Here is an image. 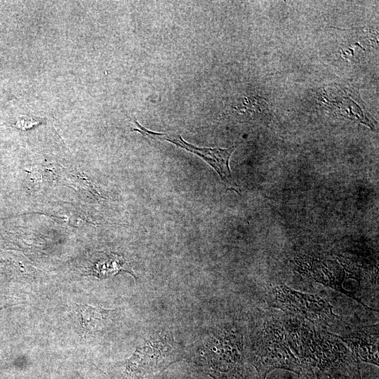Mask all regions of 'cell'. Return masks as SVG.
I'll return each instance as SVG.
<instances>
[{"instance_id":"10","label":"cell","mask_w":379,"mask_h":379,"mask_svg":"<svg viewBox=\"0 0 379 379\" xmlns=\"http://www.w3.org/2000/svg\"><path fill=\"white\" fill-rule=\"evenodd\" d=\"M125 260L123 258L117 255H107L105 254V257H101L93 265L92 272L93 275H96L100 278H107L113 275L121 270L128 272L124 267Z\"/></svg>"},{"instance_id":"4","label":"cell","mask_w":379,"mask_h":379,"mask_svg":"<svg viewBox=\"0 0 379 379\" xmlns=\"http://www.w3.org/2000/svg\"><path fill=\"white\" fill-rule=\"evenodd\" d=\"M215 339L213 354L208 361L214 379H245L242 335L233 328L222 330Z\"/></svg>"},{"instance_id":"8","label":"cell","mask_w":379,"mask_h":379,"mask_svg":"<svg viewBox=\"0 0 379 379\" xmlns=\"http://www.w3.org/2000/svg\"><path fill=\"white\" fill-rule=\"evenodd\" d=\"M178 360V353L163 340L147 341L138 347L127 360L126 372L128 375L140 378L161 371Z\"/></svg>"},{"instance_id":"11","label":"cell","mask_w":379,"mask_h":379,"mask_svg":"<svg viewBox=\"0 0 379 379\" xmlns=\"http://www.w3.org/2000/svg\"><path fill=\"white\" fill-rule=\"evenodd\" d=\"M298 379H333L329 375L322 373L317 368L311 366H302L300 374L298 375Z\"/></svg>"},{"instance_id":"3","label":"cell","mask_w":379,"mask_h":379,"mask_svg":"<svg viewBox=\"0 0 379 379\" xmlns=\"http://www.w3.org/2000/svg\"><path fill=\"white\" fill-rule=\"evenodd\" d=\"M268 304L286 314L302 318L314 326L335 333L345 317L333 312V306L323 298L305 293L280 284L270 288Z\"/></svg>"},{"instance_id":"2","label":"cell","mask_w":379,"mask_h":379,"mask_svg":"<svg viewBox=\"0 0 379 379\" xmlns=\"http://www.w3.org/2000/svg\"><path fill=\"white\" fill-rule=\"evenodd\" d=\"M247 359L259 379H267L275 369L300 374L302 366L288 343L282 314L262 312L251 326Z\"/></svg>"},{"instance_id":"9","label":"cell","mask_w":379,"mask_h":379,"mask_svg":"<svg viewBox=\"0 0 379 379\" xmlns=\"http://www.w3.org/2000/svg\"><path fill=\"white\" fill-rule=\"evenodd\" d=\"M114 310H105L88 305H76L75 312L78 324V332L87 338L102 332L109 323Z\"/></svg>"},{"instance_id":"7","label":"cell","mask_w":379,"mask_h":379,"mask_svg":"<svg viewBox=\"0 0 379 379\" xmlns=\"http://www.w3.org/2000/svg\"><path fill=\"white\" fill-rule=\"evenodd\" d=\"M350 321L347 318L334 335L349 347L359 363L378 366V324L357 325Z\"/></svg>"},{"instance_id":"5","label":"cell","mask_w":379,"mask_h":379,"mask_svg":"<svg viewBox=\"0 0 379 379\" xmlns=\"http://www.w3.org/2000/svg\"><path fill=\"white\" fill-rule=\"evenodd\" d=\"M296 265L300 273L355 300L366 310L375 311L357 298L353 292L344 288L343 284L346 279H354L359 282L357 273L348 268L347 265H340L336 260H321L310 257L298 259Z\"/></svg>"},{"instance_id":"1","label":"cell","mask_w":379,"mask_h":379,"mask_svg":"<svg viewBox=\"0 0 379 379\" xmlns=\"http://www.w3.org/2000/svg\"><path fill=\"white\" fill-rule=\"evenodd\" d=\"M289 347L302 366L317 368L333 379H361L359 363L334 334L310 321L282 314Z\"/></svg>"},{"instance_id":"6","label":"cell","mask_w":379,"mask_h":379,"mask_svg":"<svg viewBox=\"0 0 379 379\" xmlns=\"http://www.w3.org/2000/svg\"><path fill=\"white\" fill-rule=\"evenodd\" d=\"M134 131H137L144 136L151 139L168 141L178 147L197 155L213 167L222 180L226 182L232 181V178L229 161L232 152L237 147V145L225 149L220 147H200L187 142L179 134L152 131L143 127L139 123L135 124Z\"/></svg>"}]
</instances>
